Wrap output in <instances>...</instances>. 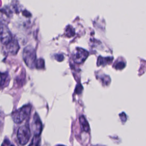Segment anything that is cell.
I'll use <instances>...</instances> for the list:
<instances>
[{
  "instance_id": "1",
  "label": "cell",
  "mask_w": 146,
  "mask_h": 146,
  "mask_svg": "<svg viewBox=\"0 0 146 146\" xmlns=\"http://www.w3.org/2000/svg\"><path fill=\"white\" fill-rule=\"evenodd\" d=\"M23 59L25 64L29 68H34L35 66L36 55L34 48L30 46L26 47L23 52Z\"/></svg>"
},
{
  "instance_id": "2",
  "label": "cell",
  "mask_w": 146,
  "mask_h": 146,
  "mask_svg": "<svg viewBox=\"0 0 146 146\" xmlns=\"http://www.w3.org/2000/svg\"><path fill=\"white\" fill-rule=\"evenodd\" d=\"M31 109V106L30 105H25L13 112L11 115V117L14 123L17 124L21 123L29 115Z\"/></svg>"
},
{
  "instance_id": "3",
  "label": "cell",
  "mask_w": 146,
  "mask_h": 146,
  "mask_svg": "<svg viewBox=\"0 0 146 146\" xmlns=\"http://www.w3.org/2000/svg\"><path fill=\"white\" fill-rule=\"evenodd\" d=\"M31 133L28 125H24L19 128L17 131V138L21 145H26L30 137Z\"/></svg>"
},
{
  "instance_id": "4",
  "label": "cell",
  "mask_w": 146,
  "mask_h": 146,
  "mask_svg": "<svg viewBox=\"0 0 146 146\" xmlns=\"http://www.w3.org/2000/svg\"><path fill=\"white\" fill-rule=\"evenodd\" d=\"M12 35L6 25L0 22V43L6 45L12 40Z\"/></svg>"
},
{
  "instance_id": "5",
  "label": "cell",
  "mask_w": 146,
  "mask_h": 146,
  "mask_svg": "<svg viewBox=\"0 0 146 146\" xmlns=\"http://www.w3.org/2000/svg\"><path fill=\"white\" fill-rule=\"evenodd\" d=\"M88 55V52L81 48H76L73 53V59L78 63L84 61Z\"/></svg>"
},
{
  "instance_id": "6",
  "label": "cell",
  "mask_w": 146,
  "mask_h": 146,
  "mask_svg": "<svg viewBox=\"0 0 146 146\" xmlns=\"http://www.w3.org/2000/svg\"><path fill=\"white\" fill-rule=\"evenodd\" d=\"M6 46V48L7 51L10 54L13 55L16 54L19 49V46L16 40L12 39Z\"/></svg>"
},
{
  "instance_id": "7",
  "label": "cell",
  "mask_w": 146,
  "mask_h": 146,
  "mask_svg": "<svg viewBox=\"0 0 146 146\" xmlns=\"http://www.w3.org/2000/svg\"><path fill=\"white\" fill-rule=\"evenodd\" d=\"M80 124H81L82 128L85 131L87 132L89 129V125H88L87 120H86V119L83 116H82L80 117Z\"/></svg>"
},
{
  "instance_id": "8",
  "label": "cell",
  "mask_w": 146,
  "mask_h": 146,
  "mask_svg": "<svg viewBox=\"0 0 146 146\" xmlns=\"http://www.w3.org/2000/svg\"><path fill=\"white\" fill-rule=\"evenodd\" d=\"M40 137L38 135H35L29 146H39Z\"/></svg>"
},
{
  "instance_id": "9",
  "label": "cell",
  "mask_w": 146,
  "mask_h": 146,
  "mask_svg": "<svg viewBox=\"0 0 146 146\" xmlns=\"http://www.w3.org/2000/svg\"><path fill=\"white\" fill-rule=\"evenodd\" d=\"M115 66H116L115 68L117 69H122L124 67L125 63L123 62H117V64L115 65Z\"/></svg>"
},
{
  "instance_id": "10",
  "label": "cell",
  "mask_w": 146,
  "mask_h": 146,
  "mask_svg": "<svg viewBox=\"0 0 146 146\" xmlns=\"http://www.w3.org/2000/svg\"><path fill=\"white\" fill-rule=\"evenodd\" d=\"M58 146H63V145H58Z\"/></svg>"
}]
</instances>
